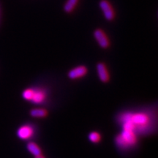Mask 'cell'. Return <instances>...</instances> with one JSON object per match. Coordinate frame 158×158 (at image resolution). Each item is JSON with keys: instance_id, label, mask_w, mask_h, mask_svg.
I'll use <instances>...</instances> for the list:
<instances>
[{"instance_id": "obj_1", "label": "cell", "mask_w": 158, "mask_h": 158, "mask_svg": "<svg viewBox=\"0 0 158 158\" xmlns=\"http://www.w3.org/2000/svg\"><path fill=\"white\" fill-rule=\"evenodd\" d=\"M120 123L123 122H129L133 127L135 133H143L151 128V117L146 112L136 113H124L118 117Z\"/></svg>"}, {"instance_id": "obj_2", "label": "cell", "mask_w": 158, "mask_h": 158, "mask_svg": "<svg viewBox=\"0 0 158 158\" xmlns=\"http://www.w3.org/2000/svg\"><path fill=\"white\" fill-rule=\"evenodd\" d=\"M137 143V136L135 132L131 130H123L120 135L116 137V143L121 149H128L130 147H133Z\"/></svg>"}, {"instance_id": "obj_3", "label": "cell", "mask_w": 158, "mask_h": 158, "mask_svg": "<svg viewBox=\"0 0 158 158\" xmlns=\"http://www.w3.org/2000/svg\"><path fill=\"white\" fill-rule=\"evenodd\" d=\"M100 7L103 12L105 17L108 21H111L114 19V11L112 6L110 5L107 0H102L100 2Z\"/></svg>"}, {"instance_id": "obj_4", "label": "cell", "mask_w": 158, "mask_h": 158, "mask_svg": "<svg viewBox=\"0 0 158 158\" xmlns=\"http://www.w3.org/2000/svg\"><path fill=\"white\" fill-rule=\"evenodd\" d=\"M34 128L29 124H25L18 130L17 135L21 139L27 140L34 135Z\"/></svg>"}, {"instance_id": "obj_5", "label": "cell", "mask_w": 158, "mask_h": 158, "mask_svg": "<svg viewBox=\"0 0 158 158\" xmlns=\"http://www.w3.org/2000/svg\"><path fill=\"white\" fill-rule=\"evenodd\" d=\"M94 36L96 40L98 41V44L103 48H106L109 46V40L108 37L105 34V32L102 29H96L94 32Z\"/></svg>"}, {"instance_id": "obj_6", "label": "cell", "mask_w": 158, "mask_h": 158, "mask_svg": "<svg viewBox=\"0 0 158 158\" xmlns=\"http://www.w3.org/2000/svg\"><path fill=\"white\" fill-rule=\"evenodd\" d=\"M45 98H46V93L44 90L41 89H33V93L30 101L33 103L40 104L44 101Z\"/></svg>"}, {"instance_id": "obj_7", "label": "cell", "mask_w": 158, "mask_h": 158, "mask_svg": "<svg viewBox=\"0 0 158 158\" xmlns=\"http://www.w3.org/2000/svg\"><path fill=\"white\" fill-rule=\"evenodd\" d=\"M87 73V68L85 66H78L72 69L68 73V77L70 79H76L84 76Z\"/></svg>"}, {"instance_id": "obj_8", "label": "cell", "mask_w": 158, "mask_h": 158, "mask_svg": "<svg viewBox=\"0 0 158 158\" xmlns=\"http://www.w3.org/2000/svg\"><path fill=\"white\" fill-rule=\"evenodd\" d=\"M97 70H98V76L102 82L106 83L109 81L110 76L107 68L103 63H99L97 65Z\"/></svg>"}, {"instance_id": "obj_9", "label": "cell", "mask_w": 158, "mask_h": 158, "mask_svg": "<svg viewBox=\"0 0 158 158\" xmlns=\"http://www.w3.org/2000/svg\"><path fill=\"white\" fill-rule=\"evenodd\" d=\"M27 149L31 154H32L35 157L39 156L42 155V151H41L40 148L39 147V146L37 143H34V142H29L27 144Z\"/></svg>"}, {"instance_id": "obj_10", "label": "cell", "mask_w": 158, "mask_h": 158, "mask_svg": "<svg viewBox=\"0 0 158 158\" xmlns=\"http://www.w3.org/2000/svg\"><path fill=\"white\" fill-rule=\"evenodd\" d=\"M30 115L35 118H43L48 115V110L43 108H35L31 110Z\"/></svg>"}, {"instance_id": "obj_11", "label": "cell", "mask_w": 158, "mask_h": 158, "mask_svg": "<svg viewBox=\"0 0 158 158\" xmlns=\"http://www.w3.org/2000/svg\"><path fill=\"white\" fill-rule=\"evenodd\" d=\"M78 0H68L66 4L64 5V9L67 13H70L73 11V10L74 9V7H76V5L78 3Z\"/></svg>"}, {"instance_id": "obj_12", "label": "cell", "mask_w": 158, "mask_h": 158, "mask_svg": "<svg viewBox=\"0 0 158 158\" xmlns=\"http://www.w3.org/2000/svg\"><path fill=\"white\" fill-rule=\"evenodd\" d=\"M89 139L92 143H98L99 141H100L101 136L100 133H97V132H92L89 135Z\"/></svg>"}, {"instance_id": "obj_13", "label": "cell", "mask_w": 158, "mask_h": 158, "mask_svg": "<svg viewBox=\"0 0 158 158\" xmlns=\"http://www.w3.org/2000/svg\"><path fill=\"white\" fill-rule=\"evenodd\" d=\"M32 93H33V89H27L23 91V98H24L25 100L30 101L31 96H32Z\"/></svg>"}, {"instance_id": "obj_14", "label": "cell", "mask_w": 158, "mask_h": 158, "mask_svg": "<svg viewBox=\"0 0 158 158\" xmlns=\"http://www.w3.org/2000/svg\"><path fill=\"white\" fill-rule=\"evenodd\" d=\"M35 158H45V157H43L42 155H39V156H37V157H35Z\"/></svg>"}]
</instances>
